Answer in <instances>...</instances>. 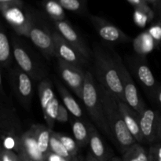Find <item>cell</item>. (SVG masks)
<instances>
[{
	"label": "cell",
	"mask_w": 161,
	"mask_h": 161,
	"mask_svg": "<svg viewBox=\"0 0 161 161\" xmlns=\"http://www.w3.org/2000/svg\"><path fill=\"white\" fill-rule=\"evenodd\" d=\"M92 53L94 74L99 84L105 87L117 102H125L119 69L113 55L97 43L94 44Z\"/></svg>",
	"instance_id": "cell-1"
},
{
	"label": "cell",
	"mask_w": 161,
	"mask_h": 161,
	"mask_svg": "<svg viewBox=\"0 0 161 161\" xmlns=\"http://www.w3.org/2000/svg\"><path fill=\"white\" fill-rule=\"evenodd\" d=\"M97 86L105 117L113 136V140L123 155L137 142L126 126L116 99L102 85L97 83Z\"/></svg>",
	"instance_id": "cell-2"
},
{
	"label": "cell",
	"mask_w": 161,
	"mask_h": 161,
	"mask_svg": "<svg viewBox=\"0 0 161 161\" xmlns=\"http://www.w3.org/2000/svg\"><path fill=\"white\" fill-rule=\"evenodd\" d=\"M1 105H0V131L3 148L14 151L17 154L21 152V124L10 99L3 91V76L1 75Z\"/></svg>",
	"instance_id": "cell-3"
},
{
	"label": "cell",
	"mask_w": 161,
	"mask_h": 161,
	"mask_svg": "<svg viewBox=\"0 0 161 161\" xmlns=\"http://www.w3.org/2000/svg\"><path fill=\"white\" fill-rule=\"evenodd\" d=\"M82 100L87 110L90 117L94 123L96 127L104 135L108 137V138L114 141L105 117L103 105L99 94L97 83L91 72H86Z\"/></svg>",
	"instance_id": "cell-4"
},
{
	"label": "cell",
	"mask_w": 161,
	"mask_h": 161,
	"mask_svg": "<svg viewBox=\"0 0 161 161\" xmlns=\"http://www.w3.org/2000/svg\"><path fill=\"white\" fill-rule=\"evenodd\" d=\"M31 11L32 20L28 38L46 58L56 57L52 31L44 21L43 14L37 11Z\"/></svg>",
	"instance_id": "cell-5"
},
{
	"label": "cell",
	"mask_w": 161,
	"mask_h": 161,
	"mask_svg": "<svg viewBox=\"0 0 161 161\" xmlns=\"http://www.w3.org/2000/svg\"><path fill=\"white\" fill-rule=\"evenodd\" d=\"M0 9L5 20L18 36L28 38L31 26V11L25 6L0 4Z\"/></svg>",
	"instance_id": "cell-6"
},
{
	"label": "cell",
	"mask_w": 161,
	"mask_h": 161,
	"mask_svg": "<svg viewBox=\"0 0 161 161\" xmlns=\"http://www.w3.org/2000/svg\"><path fill=\"white\" fill-rule=\"evenodd\" d=\"M9 83L19 102L29 111L34 93L32 79L20 68L15 67L9 71Z\"/></svg>",
	"instance_id": "cell-7"
},
{
	"label": "cell",
	"mask_w": 161,
	"mask_h": 161,
	"mask_svg": "<svg viewBox=\"0 0 161 161\" xmlns=\"http://www.w3.org/2000/svg\"><path fill=\"white\" fill-rule=\"evenodd\" d=\"M115 60L117 64L118 69H119V75H120L121 82H122L123 89H124V95L125 102L133 108L135 112L141 114L142 112L146 108V104L142 99L139 95L137 86L135 85V81L132 79L131 75L129 72L128 69L126 68L123 62L122 59L119 54L115 53L113 54Z\"/></svg>",
	"instance_id": "cell-8"
},
{
	"label": "cell",
	"mask_w": 161,
	"mask_h": 161,
	"mask_svg": "<svg viewBox=\"0 0 161 161\" xmlns=\"http://www.w3.org/2000/svg\"><path fill=\"white\" fill-rule=\"evenodd\" d=\"M39 102L47 126L53 129L57 121L60 103L54 94L51 82L47 79L41 80L38 86Z\"/></svg>",
	"instance_id": "cell-9"
},
{
	"label": "cell",
	"mask_w": 161,
	"mask_h": 161,
	"mask_svg": "<svg viewBox=\"0 0 161 161\" xmlns=\"http://www.w3.org/2000/svg\"><path fill=\"white\" fill-rule=\"evenodd\" d=\"M128 64L131 69L132 72L144 89L145 92L153 102L156 92L160 83L156 80L150 68L145 60V58L137 55L130 58Z\"/></svg>",
	"instance_id": "cell-10"
},
{
	"label": "cell",
	"mask_w": 161,
	"mask_h": 161,
	"mask_svg": "<svg viewBox=\"0 0 161 161\" xmlns=\"http://www.w3.org/2000/svg\"><path fill=\"white\" fill-rule=\"evenodd\" d=\"M140 116V126L145 144L153 145L161 140V111L144 108Z\"/></svg>",
	"instance_id": "cell-11"
},
{
	"label": "cell",
	"mask_w": 161,
	"mask_h": 161,
	"mask_svg": "<svg viewBox=\"0 0 161 161\" xmlns=\"http://www.w3.org/2000/svg\"><path fill=\"white\" fill-rule=\"evenodd\" d=\"M58 71L63 81L80 99L83 96L86 72L83 68L64 61L58 58Z\"/></svg>",
	"instance_id": "cell-12"
},
{
	"label": "cell",
	"mask_w": 161,
	"mask_h": 161,
	"mask_svg": "<svg viewBox=\"0 0 161 161\" xmlns=\"http://www.w3.org/2000/svg\"><path fill=\"white\" fill-rule=\"evenodd\" d=\"M13 54L18 67L28 74L32 80L39 81L42 80L43 73L39 64L35 61L33 57L31 56L28 50L20 43V41L16 39L13 40Z\"/></svg>",
	"instance_id": "cell-13"
},
{
	"label": "cell",
	"mask_w": 161,
	"mask_h": 161,
	"mask_svg": "<svg viewBox=\"0 0 161 161\" xmlns=\"http://www.w3.org/2000/svg\"><path fill=\"white\" fill-rule=\"evenodd\" d=\"M53 44H54L55 55L64 61L83 68L88 60L83 57L75 47L68 42L56 30L52 31Z\"/></svg>",
	"instance_id": "cell-14"
},
{
	"label": "cell",
	"mask_w": 161,
	"mask_h": 161,
	"mask_svg": "<svg viewBox=\"0 0 161 161\" xmlns=\"http://www.w3.org/2000/svg\"><path fill=\"white\" fill-rule=\"evenodd\" d=\"M89 19L96 31L103 40L109 42H127L131 38L103 17L96 15H90Z\"/></svg>",
	"instance_id": "cell-15"
},
{
	"label": "cell",
	"mask_w": 161,
	"mask_h": 161,
	"mask_svg": "<svg viewBox=\"0 0 161 161\" xmlns=\"http://www.w3.org/2000/svg\"><path fill=\"white\" fill-rule=\"evenodd\" d=\"M53 23L55 30L89 61L91 58L92 52L90 50L84 39L80 36L78 31L74 29L71 24L66 20H61V21H53Z\"/></svg>",
	"instance_id": "cell-16"
},
{
	"label": "cell",
	"mask_w": 161,
	"mask_h": 161,
	"mask_svg": "<svg viewBox=\"0 0 161 161\" xmlns=\"http://www.w3.org/2000/svg\"><path fill=\"white\" fill-rule=\"evenodd\" d=\"M117 102V101H116ZM119 111L122 114L126 126L129 130L132 136L135 138L136 142L139 144H145L142 134L140 126V116L137 112L130 108L125 102H117Z\"/></svg>",
	"instance_id": "cell-17"
},
{
	"label": "cell",
	"mask_w": 161,
	"mask_h": 161,
	"mask_svg": "<svg viewBox=\"0 0 161 161\" xmlns=\"http://www.w3.org/2000/svg\"><path fill=\"white\" fill-rule=\"evenodd\" d=\"M20 153L26 154L31 161H46V157L42 155L38 146L35 124L31 125L22 135Z\"/></svg>",
	"instance_id": "cell-18"
},
{
	"label": "cell",
	"mask_w": 161,
	"mask_h": 161,
	"mask_svg": "<svg viewBox=\"0 0 161 161\" xmlns=\"http://www.w3.org/2000/svg\"><path fill=\"white\" fill-rule=\"evenodd\" d=\"M89 130L90 138L88 145L91 150L90 153L98 161H110L113 158L111 153L105 146L97 129L93 125H89Z\"/></svg>",
	"instance_id": "cell-19"
},
{
	"label": "cell",
	"mask_w": 161,
	"mask_h": 161,
	"mask_svg": "<svg viewBox=\"0 0 161 161\" xmlns=\"http://www.w3.org/2000/svg\"><path fill=\"white\" fill-rule=\"evenodd\" d=\"M54 83L58 91V93L61 96L63 104L66 107V108L69 110V113H72L75 117H82L83 112H82L81 108H80V105L77 103L76 101L72 97V94L68 91V90L64 86H62V84L58 80H55Z\"/></svg>",
	"instance_id": "cell-20"
},
{
	"label": "cell",
	"mask_w": 161,
	"mask_h": 161,
	"mask_svg": "<svg viewBox=\"0 0 161 161\" xmlns=\"http://www.w3.org/2000/svg\"><path fill=\"white\" fill-rule=\"evenodd\" d=\"M156 42L151 36L149 31L141 33L133 40V47L137 55L144 57L147 53H150L155 47Z\"/></svg>",
	"instance_id": "cell-21"
},
{
	"label": "cell",
	"mask_w": 161,
	"mask_h": 161,
	"mask_svg": "<svg viewBox=\"0 0 161 161\" xmlns=\"http://www.w3.org/2000/svg\"><path fill=\"white\" fill-rule=\"evenodd\" d=\"M41 6L46 15L52 20V21L65 20L64 9L58 0H42Z\"/></svg>",
	"instance_id": "cell-22"
},
{
	"label": "cell",
	"mask_w": 161,
	"mask_h": 161,
	"mask_svg": "<svg viewBox=\"0 0 161 161\" xmlns=\"http://www.w3.org/2000/svg\"><path fill=\"white\" fill-rule=\"evenodd\" d=\"M36 136L38 146L43 156H47L50 152V141L53 130L43 124H35Z\"/></svg>",
	"instance_id": "cell-23"
},
{
	"label": "cell",
	"mask_w": 161,
	"mask_h": 161,
	"mask_svg": "<svg viewBox=\"0 0 161 161\" xmlns=\"http://www.w3.org/2000/svg\"><path fill=\"white\" fill-rule=\"evenodd\" d=\"M122 160L123 161H149V149L137 142L123 154Z\"/></svg>",
	"instance_id": "cell-24"
},
{
	"label": "cell",
	"mask_w": 161,
	"mask_h": 161,
	"mask_svg": "<svg viewBox=\"0 0 161 161\" xmlns=\"http://www.w3.org/2000/svg\"><path fill=\"white\" fill-rule=\"evenodd\" d=\"M72 133H73L74 139L76 141L80 149L89 144V125L86 126L84 122L80 119L74 121L72 123Z\"/></svg>",
	"instance_id": "cell-25"
},
{
	"label": "cell",
	"mask_w": 161,
	"mask_h": 161,
	"mask_svg": "<svg viewBox=\"0 0 161 161\" xmlns=\"http://www.w3.org/2000/svg\"><path fill=\"white\" fill-rule=\"evenodd\" d=\"M12 53L8 36L2 28L0 31V63L2 68L9 67L11 64Z\"/></svg>",
	"instance_id": "cell-26"
},
{
	"label": "cell",
	"mask_w": 161,
	"mask_h": 161,
	"mask_svg": "<svg viewBox=\"0 0 161 161\" xmlns=\"http://www.w3.org/2000/svg\"><path fill=\"white\" fill-rule=\"evenodd\" d=\"M64 9L81 16L88 14L87 0H58Z\"/></svg>",
	"instance_id": "cell-27"
},
{
	"label": "cell",
	"mask_w": 161,
	"mask_h": 161,
	"mask_svg": "<svg viewBox=\"0 0 161 161\" xmlns=\"http://www.w3.org/2000/svg\"><path fill=\"white\" fill-rule=\"evenodd\" d=\"M50 151L53 153L57 154V155L60 156V157H63L64 159L71 160L73 157H71L69 153L68 152L67 149L62 144L59 138L57 136V132L52 131L51 137H50Z\"/></svg>",
	"instance_id": "cell-28"
},
{
	"label": "cell",
	"mask_w": 161,
	"mask_h": 161,
	"mask_svg": "<svg viewBox=\"0 0 161 161\" xmlns=\"http://www.w3.org/2000/svg\"><path fill=\"white\" fill-rule=\"evenodd\" d=\"M57 136L59 138L60 141L62 142V144L64 145V146L67 149L68 152L69 153L71 157H75L78 156L80 148L74 138H71V137L68 136L64 134L58 133V132H57Z\"/></svg>",
	"instance_id": "cell-29"
},
{
	"label": "cell",
	"mask_w": 161,
	"mask_h": 161,
	"mask_svg": "<svg viewBox=\"0 0 161 161\" xmlns=\"http://www.w3.org/2000/svg\"><path fill=\"white\" fill-rule=\"evenodd\" d=\"M127 1L135 8V9L142 11L152 17L153 18H154L156 16L153 9H151L149 6V4H147L144 0H127Z\"/></svg>",
	"instance_id": "cell-30"
},
{
	"label": "cell",
	"mask_w": 161,
	"mask_h": 161,
	"mask_svg": "<svg viewBox=\"0 0 161 161\" xmlns=\"http://www.w3.org/2000/svg\"><path fill=\"white\" fill-rule=\"evenodd\" d=\"M133 18L135 20V23L139 27H145L147 22L151 21L153 19L152 17L148 15L147 14L141 10H138V9H135Z\"/></svg>",
	"instance_id": "cell-31"
},
{
	"label": "cell",
	"mask_w": 161,
	"mask_h": 161,
	"mask_svg": "<svg viewBox=\"0 0 161 161\" xmlns=\"http://www.w3.org/2000/svg\"><path fill=\"white\" fill-rule=\"evenodd\" d=\"M149 149L151 160L161 161V141L151 145Z\"/></svg>",
	"instance_id": "cell-32"
},
{
	"label": "cell",
	"mask_w": 161,
	"mask_h": 161,
	"mask_svg": "<svg viewBox=\"0 0 161 161\" xmlns=\"http://www.w3.org/2000/svg\"><path fill=\"white\" fill-rule=\"evenodd\" d=\"M0 161H19V155L14 151L9 150L2 147Z\"/></svg>",
	"instance_id": "cell-33"
},
{
	"label": "cell",
	"mask_w": 161,
	"mask_h": 161,
	"mask_svg": "<svg viewBox=\"0 0 161 161\" xmlns=\"http://www.w3.org/2000/svg\"><path fill=\"white\" fill-rule=\"evenodd\" d=\"M148 31L156 42H158L161 41V22L157 21V23L151 26Z\"/></svg>",
	"instance_id": "cell-34"
},
{
	"label": "cell",
	"mask_w": 161,
	"mask_h": 161,
	"mask_svg": "<svg viewBox=\"0 0 161 161\" xmlns=\"http://www.w3.org/2000/svg\"><path fill=\"white\" fill-rule=\"evenodd\" d=\"M69 110L66 108L62 104H60L59 108H58V116H57V121L60 123H65L69 120Z\"/></svg>",
	"instance_id": "cell-35"
},
{
	"label": "cell",
	"mask_w": 161,
	"mask_h": 161,
	"mask_svg": "<svg viewBox=\"0 0 161 161\" xmlns=\"http://www.w3.org/2000/svg\"><path fill=\"white\" fill-rule=\"evenodd\" d=\"M71 160L63 158V157H60V156L57 155V154L53 153L50 152V151L47 153V155L46 156V161H71Z\"/></svg>",
	"instance_id": "cell-36"
},
{
	"label": "cell",
	"mask_w": 161,
	"mask_h": 161,
	"mask_svg": "<svg viewBox=\"0 0 161 161\" xmlns=\"http://www.w3.org/2000/svg\"><path fill=\"white\" fill-rule=\"evenodd\" d=\"M0 4L25 6V3H24L23 0H0Z\"/></svg>",
	"instance_id": "cell-37"
},
{
	"label": "cell",
	"mask_w": 161,
	"mask_h": 161,
	"mask_svg": "<svg viewBox=\"0 0 161 161\" xmlns=\"http://www.w3.org/2000/svg\"><path fill=\"white\" fill-rule=\"evenodd\" d=\"M155 12L156 16L157 17V21L161 22V0H157L156 5L153 8Z\"/></svg>",
	"instance_id": "cell-38"
},
{
	"label": "cell",
	"mask_w": 161,
	"mask_h": 161,
	"mask_svg": "<svg viewBox=\"0 0 161 161\" xmlns=\"http://www.w3.org/2000/svg\"><path fill=\"white\" fill-rule=\"evenodd\" d=\"M153 102H156V104L158 105V107L160 108V111H161V84L160 85L158 89H157V92H156Z\"/></svg>",
	"instance_id": "cell-39"
},
{
	"label": "cell",
	"mask_w": 161,
	"mask_h": 161,
	"mask_svg": "<svg viewBox=\"0 0 161 161\" xmlns=\"http://www.w3.org/2000/svg\"><path fill=\"white\" fill-rule=\"evenodd\" d=\"M19 155V161H31L29 159V157L25 154L24 153H20L18 154Z\"/></svg>",
	"instance_id": "cell-40"
},
{
	"label": "cell",
	"mask_w": 161,
	"mask_h": 161,
	"mask_svg": "<svg viewBox=\"0 0 161 161\" xmlns=\"http://www.w3.org/2000/svg\"><path fill=\"white\" fill-rule=\"evenodd\" d=\"M85 161H98V160H97V159L94 158V157H93V155L91 153H89L86 155V160H85Z\"/></svg>",
	"instance_id": "cell-41"
},
{
	"label": "cell",
	"mask_w": 161,
	"mask_h": 161,
	"mask_svg": "<svg viewBox=\"0 0 161 161\" xmlns=\"http://www.w3.org/2000/svg\"><path fill=\"white\" fill-rule=\"evenodd\" d=\"M145 2H146L147 4H149V3H150V4L153 5V8L154 7V6L156 5V3H157V0H144Z\"/></svg>",
	"instance_id": "cell-42"
},
{
	"label": "cell",
	"mask_w": 161,
	"mask_h": 161,
	"mask_svg": "<svg viewBox=\"0 0 161 161\" xmlns=\"http://www.w3.org/2000/svg\"><path fill=\"white\" fill-rule=\"evenodd\" d=\"M71 161H81V159H80V157L79 156H77V157H73Z\"/></svg>",
	"instance_id": "cell-43"
},
{
	"label": "cell",
	"mask_w": 161,
	"mask_h": 161,
	"mask_svg": "<svg viewBox=\"0 0 161 161\" xmlns=\"http://www.w3.org/2000/svg\"><path fill=\"white\" fill-rule=\"evenodd\" d=\"M110 161H123V160L122 159H119V157H113Z\"/></svg>",
	"instance_id": "cell-44"
},
{
	"label": "cell",
	"mask_w": 161,
	"mask_h": 161,
	"mask_svg": "<svg viewBox=\"0 0 161 161\" xmlns=\"http://www.w3.org/2000/svg\"><path fill=\"white\" fill-rule=\"evenodd\" d=\"M149 161H152V160H151V159H150V157H149Z\"/></svg>",
	"instance_id": "cell-45"
},
{
	"label": "cell",
	"mask_w": 161,
	"mask_h": 161,
	"mask_svg": "<svg viewBox=\"0 0 161 161\" xmlns=\"http://www.w3.org/2000/svg\"><path fill=\"white\" fill-rule=\"evenodd\" d=\"M160 141H161V140H160Z\"/></svg>",
	"instance_id": "cell-46"
}]
</instances>
